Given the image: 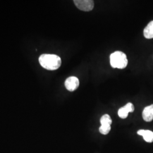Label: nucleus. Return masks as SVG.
Here are the masks:
<instances>
[{
  "label": "nucleus",
  "mask_w": 153,
  "mask_h": 153,
  "mask_svg": "<svg viewBox=\"0 0 153 153\" xmlns=\"http://www.w3.org/2000/svg\"><path fill=\"white\" fill-rule=\"evenodd\" d=\"M74 3L78 9L82 11H91L94 7L93 0H74Z\"/></svg>",
  "instance_id": "obj_3"
},
{
  "label": "nucleus",
  "mask_w": 153,
  "mask_h": 153,
  "mask_svg": "<svg viewBox=\"0 0 153 153\" xmlns=\"http://www.w3.org/2000/svg\"><path fill=\"white\" fill-rule=\"evenodd\" d=\"M39 61L43 68L49 71H55L61 65V58L56 55L43 54L39 58Z\"/></svg>",
  "instance_id": "obj_1"
},
{
  "label": "nucleus",
  "mask_w": 153,
  "mask_h": 153,
  "mask_svg": "<svg viewBox=\"0 0 153 153\" xmlns=\"http://www.w3.org/2000/svg\"><path fill=\"white\" fill-rule=\"evenodd\" d=\"M143 35L146 39L153 38V21L149 23L143 30Z\"/></svg>",
  "instance_id": "obj_8"
},
{
  "label": "nucleus",
  "mask_w": 153,
  "mask_h": 153,
  "mask_svg": "<svg viewBox=\"0 0 153 153\" xmlns=\"http://www.w3.org/2000/svg\"><path fill=\"white\" fill-rule=\"evenodd\" d=\"M111 126L107 125H101L100 127L99 128V131L100 133L103 134H107L111 131Z\"/></svg>",
  "instance_id": "obj_10"
},
{
  "label": "nucleus",
  "mask_w": 153,
  "mask_h": 153,
  "mask_svg": "<svg viewBox=\"0 0 153 153\" xmlns=\"http://www.w3.org/2000/svg\"><path fill=\"white\" fill-rule=\"evenodd\" d=\"M128 63V61L126 55L123 52L116 51L110 56V64L113 68L124 69Z\"/></svg>",
  "instance_id": "obj_2"
},
{
  "label": "nucleus",
  "mask_w": 153,
  "mask_h": 153,
  "mask_svg": "<svg viewBox=\"0 0 153 153\" xmlns=\"http://www.w3.org/2000/svg\"><path fill=\"white\" fill-rule=\"evenodd\" d=\"M79 85V81L76 76H69L66 79L65 86L69 91H74L78 88Z\"/></svg>",
  "instance_id": "obj_4"
},
{
  "label": "nucleus",
  "mask_w": 153,
  "mask_h": 153,
  "mask_svg": "<svg viewBox=\"0 0 153 153\" xmlns=\"http://www.w3.org/2000/svg\"><path fill=\"white\" fill-rule=\"evenodd\" d=\"M137 134L140 136H142L145 141L147 142H153V132L149 130L141 129L137 131Z\"/></svg>",
  "instance_id": "obj_7"
},
{
  "label": "nucleus",
  "mask_w": 153,
  "mask_h": 153,
  "mask_svg": "<svg viewBox=\"0 0 153 153\" xmlns=\"http://www.w3.org/2000/svg\"><path fill=\"white\" fill-rule=\"evenodd\" d=\"M143 119L146 122H150L153 120V104L146 107L142 112Z\"/></svg>",
  "instance_id": "obj_6"
},
{
  "label": "nucleus",
  "mask_w": 153,
  "mask_h": 153,
  "mask_svg": "<svg viewBox=\"0 0 153 153\" xmlns=\"http://www.w3.org/2000/svg\"><path fill=\"white\" fill-rule=\"evenodd\" d=\"M100 124L101 125H107V126H111V124L112 123V119L110 117V116L107 114H105L100 119Z\"/></svg>",
  "instance_id": "obj_9"
},
{
  "label": "nucleus",
  "mask_w": 153,
  "mask_h": 153,
  "mask_svg": "<svg viewBox=\"0 0 153 153\" xmlns=\"http://www.w3.org/2000/svg\"><path fill=\"white\" fill-rule=\"evenodd\" d=\"M134 110V107L133 104L131 103H128L121 107L118 111V115L121 119H126L129 112H133Z\"/></svg>",
  "instance_id": "obj_5"
}]
</instances>
